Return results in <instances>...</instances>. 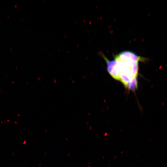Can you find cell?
<instances>
[{
    "mask_svg": "<svg viewBox=\"0 0 167 167\" xmlns=\"http://www.w3.org/2000/svg\"><path fill=\"white\" fill-rule=\"evenodd\" d=\"M103 57L106 63L107 71L112 77L128 89L134 91L137 88L139 62L146 60V58L129 50L120 52L111 60L104 55Z\"/></svg>",
    "mask_w": 167,
    "mask_h": 167,
    "instance_id": "obj_1",
    "label": "cell"
}]
</instances>
